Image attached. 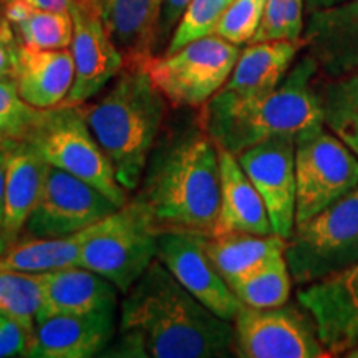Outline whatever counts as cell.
<instances>
[{
    "instance_id": "1",
    "label": "cell",
    "mask_w": 358,
    "mask_h": 358,
    "mask_svg": "<svg viewBox=\"0 0 358 358\" xmlns=\"http://www.w3.org/2000/svg\"><path fill=\"white\" fill-rule=\"evenodd\" d=\"M110 357L219 358L234 353V324L203 306L158 257L124 294Z\"/></svg>"
},
{
    "instance_id": "2",
    "label": "cell",
    "mask_w": 358,
    "mask_h": 358,
    "mask_svg": "<svg viewBox=\"0 0 358 358\" xmlns=\"http://www.w3.org/2000/svg\"><path fill=\"white\" fill-rule=\"evenodd\" d=\"M134 199L158 232L214 236L221 209L219 150L203 128H189L156 145Z\"/></svg>"
},
{
    "instance_id": "3",
    "label": "cell",
    "mask_w": 358,
    "mask_h": 358,
    "mask_svg": "<svg viewBox=\"0 0 358 358\" xmlns=\"http://www.w3.org/2000/svg\"><path fill=\"white\" fill-rule=\"evenodd\" d=\"M317 70L319 65L308 55L264 95L239 96L221 88L203 106L199 127L219 148L236 156L272 138H297L324 127V103L313 88Z\"/></svg>"
},
{
    "instance_id": "4",
    "label": "cell",
    "mask_w": 358,
    "mask_h": 358,
    "mask_svg": "<svg viewBox=\"0 0 358 358\" xmlns=\"http://www.w3.org/2000/svg\"><path fill=\"white\" fill-rule=\"evenodd\" d=\"M103 92L96 101L80 106L118 182L134 192L158 145L169 103L145 66H124Z\"/></svg>"
},
{
    "instance_id": "5",
    "label": "cell",
    "mask_w": 358,
    "mask_h": 358,
    "mask_svg": "<svg viewBox=\"0 0 358 358\" xmlns=\"http://www.w3.org/2000/svg\"><path fill=\"white\" fill-rule=\"evenodd\" d=\"M24 141L45 163L90 182L120 208L129 201V192L116 179L108 156L90 129L80 105L40 110Z\"/></svg>"
},
{
    "instance_id": "6",
    "label": "cell",
    "mask_w": 358,
    "mask_h": 358,
    "mask_svg": "<svg viewBox=\"0 0 358 358\" xmlns=\"http://www.w3.org/2000/svg\"><path fill=\"white\" fill-rule=\"evenodd\" d=\"M290 275L306 285L358 261V186L308 221L297 224L285 249Z\"/></svg>"
},
{
    "instance_id": "7",
    "label": "cell",
    "mask_w": 358,
    "mask_h": 358,
    "mask_svg": "<svg viewBox=\"0 0 358 358\" xmlns=\"http://www.w3.org/2000/svg\"><path fill=\"white\" fill-rule=\"evenodd\" d=\"M158 229L134 198L110 217L85 243L77 266L108 279L127 294L158 257Z\"/></svg>"
},
{
    "instance_id": "8",
    "label": "cell",
    "mask_w": 358,
    "mask_h": 358,
    "mask_svg": "<svg viewBox=\"0 0 358 358\" xmlns=\"http://www.w3.org/2000/svg\"><path fill=\"white\" fill-rule=\"evenodd\" d=\"M239 53V45L214 34L174 53L151 57L143 66L174 108H203L227 83Z\"/></svg>"
},
{
    "instance_id": "9",
    "label": "cell",
    "mask_w": 358,
    "mask_h": 358,
    "mask_svg": "<svg viewBox=\"0 0 358 358\" xmlns=\"http://www.w3.org/2000/svg\"><path fill=\"white\" fill-rule=\"evenodd\" d=\"M295 226L358 186V158L332 131L317 127L295 138Z\"/></svg>"
},
{
    "instance_id": "10",
    "label": "cell",
    "mask_w": 358,
    "mask_h": 358,
    "mask_svg": "<svg viewBox=\"0 0 358 358\" xmlns=\"http://www.w3.org/2000/svg\"><path fill=\"white\" fill-rule=\"evenodd\" d=\"M234 353L243 358H322L315 324L295 307L243 306L234 322Z\"/></svg>"
},
{
    "instance_id": "11",
    "label": "cell",
    "mask_w": 358,
    "mask_h": 358,
    "mask_svg": "<svg viewBox=\"0 0 358 358\" xmlns=\"http://www.w3.org/2000/svg\"><path fill=\"white\" fill-rule=\"evenodd\" d=\"M120 209L95 186L48 164L35 208L20 237H65L110 217Z\"/></svg>"
},
{
    "instance_id": "12",
    "label": "cell",
    "mask_w": 358,
    "mask_h": 358,
    "mask_svg": "<svg viewBox=\"0 0 358 358\" xmlns=\"http://www.w3.org/2000/svg\"><path fill=\"white\" fill-rule=\"evenodd\" d=\"M158 259L191 295L222 319L234 322L243 302L206 252V236L166 231L158 234Z\"/></svg>"
},
{
    "instance_id": "13",
    "label": "cell",
    "mask_w": 358,
    "mask_h": 358,
    "mask_svg": "<svg viewBox=\"0 0 358 358\" xmlns=\"http://www.w3.org/2000/svg\"><path fill=\"white\" fill-rule=\"evenodd\" d=\"M299 303L315 324L322 345L342 355L358 343V261L297 292Z\"/></svg>"
},
{
    "instance_id": "14",
    "label": "cell",
    "mask_w": 358,
    "mask_h": 358,
    "mask_svg": "<svg viewBox=\"0 0 358 358\" xmlns=\"http://www.w3.org/2000/svg\"><path fill=\"white\" fill-rule=\"evenodd\" d=\"M237 159L262 196L272 229L289 241L295 231L297 206L295 138L280 136L262 141L237 155Z\"/></svg>"
},
{
    "instance_id": "15",
    "label": "cell",
    "mask_w": 358,
    "mask_h": 358,
    "mask_svg": "<svg viewBox=\"0 0 358 358\" xmlns=\"http://www.w3.org/2000/svg\"><path fill=\"white\" fill-rule=\"evenodd\" d=\"M73 38L70 50L75 64V80L64 105H83L95 100L124 69L122 52L103 25L101 17L71 3Z\"/></svg>"
},
{
    "instance_id": "16",
    "label": "cell",
    "mask_w": 358,
    "mask_h": 358,
    "mask_svg": "<svg viewBox=\"0 0 358 358\" xmlns=\"http://www.w3.org/2000/svg\"><path fill=\"white\" fill-rule=\"evenodd\" d=\"M116 308L37 320L25 355L29 358H92L103 355L116 337Z\"/></svg>"
},
{
    "instance_id": "17",
    "label": "cell",
    "mask_w": 358,
    "mask_h": 358,
    "mask_svg": "<svg viewBox=\"0 0 358 358\" xmlns=\"http://www.w3.org/2000/svg\"><path fill=\"white\" fill-rule=\"evenodd\" d=\"M303 43L310 57L330 77L358 71V0L313 10Z\"/></svg>"
},
{
    "instance_id": "18",
    "label": "cell",
    "mask_w": 358,
    "mask_h": 358,
    "mask_svg": "<svg viewBox=\"0 0 358 358\" xmlns=\"http://www.w3.org/2000/svg\"><path fill=\"white\" fill-rule=\"evenodd\" d=\"M42 274V307L37 320L53 315H80L116 308L120 290L90 268L71 266Z\"/></svg>"
},
{
    "instance_id": "19",
    "label": "cell",
    "mask_w": 358,
    "mask_h": 358,
    "mask_svg": "<svg viewBox=\"0 0 358 358\" xmlns=\"http://www.w3.org/2000/svg\"><path fill=\"white\" fill-rule=\"evenodd\" d=\"M163 0H101L100 17L124 66H143L155 57Z\"/></svg>"
},
{
    "instance_id": "20",
    "label": "cell",
    "mask_w": 358,
    "mask_h": 358,
    "mask_svg": "<svg viewBox=\"0 0 358 358\" xmlns=\"http://www.w3.org/2000/svg\"><path fill=\"white\" fill-rule=\"evenodd\" d=\"M75 80L73 55L64 50H35L20 43L19 65L13 78L27 105L50 110L64 105Z\"/></svg>"
},
{
    "instance_id": "21",
    "label": "cell",
    "mask_w": 358,
    "mask_h": 358,
    "mask_svg": "<svg viewBox=\"0 0 358 358\" xmlns=\"http://www.w3.org/2000/svg\"><path fill=\"white\" fill-rule=\"evenodd\" d=\"M221 168V209L216 234L222 232H250V234H272L271 217L266 203L241 166L236 155L219 148Z\"/></svg>"
},
{
    "instance_id": "22",
    "label": "cell",
    "mask_w": 358,
    "mask_h": 358,
    "mask_svg": "<svg viewBox=\"0 0 358 358\" xmlns=\"http://www.w3.org/2000/svg\"><path fill=\"white\" fill-rule=\"evenodd\" d=\"M48 164L27 141H13L6 169V224L2 234L13 243L42 192Z\"/></svg>"
},
{
    "instance_id": "23",
    "label": "cell",
    "mask_w": 358,
    "mask_h": 358,
    "mask_svg": "<svg viewBox=\"0 0 358 358\" xmlns=\"http://www.w3.org/2000/svg\"><path fill=\"white\" fill-rule=\"evenodd\" d=\"M301 45V40L250 43L239 53L234 70L222 90L239 96H257L272 92L285 78Z\"/></svg>"
},
{
    "instance_id": "24",
    "label": "cell",
    "mask_w": 358,
    "mask_h": 358,
    "mask_svg": "<svg viewBox=\"0 0 358 358\" xmlns=\"http://www.w3.org/2000/svg\"><path fill=\"white\" fill-rule=\"evenodd\" d=\"M101 222L65 237H19L0 256V271L38 274L77 266L85 243L95 236Z\"/></svg>"
},
{
    "instance_id": "25",
    "label": "cell",
    "mask_w": 358,
    "mask_h": 358,
    "mask_svg": "<svg viewBox=\"0 0 358 358\" xmlns=\"http://www.w3.org/2000/svg\"><path fill=\"white\" fill-rule=\"evenodd\" d=\"M287 239L275 234L222 232L206 237V252L217 272L229 284L244 277L268 259L285 254Z\"/></svg>"
},
{
    "instance_id": "26",
    "label": "cell",
    "mask_w": 358,
    "mask_h": 358,
    "mask_svg": "<svg viewBox=\"0 0 358 358\" xmlns=\"http://www.w3.org/2000/svg\"><path fill=\"white\" fill-rule=\"evenodd\" d=\"M3 15L25 47L35 50H64L71 45L73 20L70 12H48L22 3H3Z\"/></svg>"
},
{
    "instance_id": "27",
    "label": "cell",
    "mask_w": 358,
    "mask_h": 358,
    "mask_svg": "<svg viewBox=\"0 0 358 358\" xmlns=\"http://www.w3.org/2000/svg\"><path fill=\"white\" fill-rule=\"evenodd\" d=\"M285 254L268 259L252 272L232 282L231 289L243 306L256 308L280 307L287 303L292 289Z\"/></svg>"
},
{
    "instance_id": "28",
    "label": "cell",
    "mask_w": 358,
    "mask_h": 358,
    "mask_svg": "<svg viewBox=\"0 0 358 358\" xmlns=\"http://www.w3.org/2000/svg\"><path fill=\"white\" fill-rule=\"evenodd\" d=\"M322 103L324 124L358 158V71L327 85Z\"/></svg>"
},
{
    "instance_id": "29",
    "label": "cell",
    "mask_w": 358,
    "mask_h": 358,
    "mask_svg": "<svg viewBox=\"0 0 358 358\" xmlns=\"http://www.w3.org/2000/svg\"><path fill=\"white\" fill-rule=\"evenodd\" d=\"M42 274L0 271V308L32 335L42 307Z\"/></svg>"
},
{
    "instance_id": "30",
    "label": "cell",
    "mask_w": 358,
    "mask_h": 358,
    "mask_svg": "<svg viewBox=\"0 0 358 358\" xmlns=\"http://www.w3.org/2000/svg\"><path fill=\"white\" fill-rule=\"evenodd\" d=\"M232 0H191L174 27L164 53H174L194 40L216 34L221 15Z\"/></svg>"
},
{
    "instance_id": "31",
    "label": "cell",
    "mask_w": 358,
    "mask_h": 358,
    "mask_svg": "<svg viewBox=\"0 0 358 358\" xmlns=\"http://www.w3.org/2000/svg\"><path fill=\"white\" fill-rule=\"evenodd\" d=\"M303 0H267L264 15L252 42L292 40L299 42L303 29Z\"/></svg>"
},
{
    "instance_id": "32",
    "label": "cell",
    "mask_w": 358,
    "mask_h": 358,
    "mask_svg": "<svg viewBox=\"0 0 358 358\" xmlns=\"http://www.w3.org/2000/svg\"><path fill=\"white\" fill-rule=\"evenodd\" d=\"M38 115L22 100L15 83L0 80V141H24Z\"/></svg>"
},
{
    "instance_id": "33",
    "label": "cell",
    "mask_w": 358,
    "mask_h": 358,
    "mask_svg": "<svg viewBox=\"0 0 358 358\" xmlns=\"http://www.w3.org/2000/svg\"><path fill=\"white\" fill-rule=\"evenodd\" d=\"M267 0H232L221 15L216 35L234 45L252 42Z\"/></svg>"
},
{
    "instance_id": "34",
    "label": "cell",
    "mask_w": 358,
    "mask_h": 358,
    "mask_svg": "<svg viewBox=\"0 0 358 358\" xmlns=\"http://www.w3.org/2000/svg\"><path fill=\"white\" fill-rule=\"evenodd\" d=\"M20 40L6 15L0 19V80L13 82L19 65Z\"/></svg>"
},
{
    "instance_id": "35",
    "label": "cell",
    "mask_w": 358,
    "mask_h": 358,
    "mask_svg": "<svg viewBox=\"0 0 358 358\" xmlns=\"http://www.w3.org/2000/svg\"><path fill=\"white\" fill-rule=\"evenodd\" d=\"M30 335L10 317L0 312V358L24 357Z\"/></svg>"
},
{
    "instance_id": "36",
    "label": "cell",
    "mask_w": 358,
    "mask_h": 358,
    "mask_svg": "<svg viewBox=\"0 0 358 358\" xmlns=\"http://www.w3.org/2000/svg\"><path fill=\"white\" fill-rule=\"evenodd\" d=\"M191 0H163V8H161L159 30H158V48L166 47L168 35L173 34L174 27L178 25L182 12L189 6Z\"/></svg>"
},
{
    "instance_id": "37",
    "label": "cell",
    "mask_w": 358,
    "mask_h": 358,
    "mask_svg": "<svg viewBox=\"0 0 358 358\" xmlns=\"http://www.w3.org/2000/svg\"><path fill=\"white\" fill-rule=\"evenodd\" d=\"M3 3H22L30 8L48 12H70L73 0H3Z\"/></svg>"
},
{
    "instance_id": "38",
    "label": "cell",
    "mask_w": 358,
    "mask_h": 358,
    "mask_svg": "<svg viewBox=\"0 0 358 358\" xmlns=\"http://www.w3.org/2000/svg\"><path fill=\"white\" fill-rule=\"evenodd\" d=\"M6 224V171L0 173V232Z\"/></svg>"
},
{
    "instance_id": "39",
    "label": "cell",
    "mask_w": 358,
    "mask_h": 358,
    "mask_svg": "<svg viewBox=\"0 0 358 358\" xmlns=\"http://www.w3.org/2000/svg\"><path fill=\"white\" fill-rule=\"evenodd\" d=\"M306 2H307V7L313 12V10H319V8L338 6V3L345 2V0H306Z\"/></svg>"
},
{
    "instance_id": "40",
    "label": "cell",
    "mask_w": 358,
    "mask_h": 358,
    "mask_svg": "<svg viewBox=\"0 0 358 358\" xmlns=\"http://www.w3.org/2000/svg\"><path fill=\"white\" fill-rule=\"evenodd\" d=\"M13 141H0V173L7 169V161L10 156V148Z\"/></svg>"
},
{
    "instance_id": "41",
    "label": "cell",
    "mask_w": 358,
    "mask_h": 358,
    "mask_svg": "<svg viewBox=\"0 0 358 358\" xmlns=\"http://www.w3.org/2000/svg\"><path fill=\"white\" fill-rule=\"evenodd\" d=\"M73 3H77L78 7L85 8L88 12H95L100 15V7H101V0H73Z\"/></svg>"
},
{
    "instance_id": "42",
    "label": "cell",
    "mask_w": 358,
    "mask_h": 358,
    "mask_svg": "<svg viewBox=\"0 0 358 358\" xmlns=\"http://www.w3.org/2000/svg\"><path fill=\"white\" fill-rule=\"evenodd\" d=\"M8 245H10V241H8V237L3 236L2 232H0V256H2V254L6 252Z\"/></svg>"
},
{
    "instance_id": "43",
    "label": "cell",
    "mask_w": 358,
    "mask_h": 358,
    "mask_svg": "<svg viewBox=\"0 0 358 358\" xmlns=\"http://www.w3.org/2000/svg\"><path fill=\"white\" fill-rule=\"evenodd\" d=\"M345 357H348V358H358V343H357L355 347H352L350 350L345 352Z\"/></svg>"
},
{
    "instance_id": "44",
    "label": "cell",
    "mask_w": 358,
    "mask_h": 358,
    "mask_svg": "<svg viewBox=\"0 0 358 358\" xmlns=\"http://www.w3.org/2000/svg\"><path fill=\"white\" fill-rule=\"evenodd\" d=\"M3 17V0H0V19Z\"/></svg>"
},
{
    "instance_id": "45",
    "label": "cell",
    "mask_w": 358,
    "mask_h": 358,
    "mask_svg": "<svg viewBox=\"0 0 358 358\" xmlns=\"http://www.w3.org/2000/svg\"><path fill=\"white\" fill-rule=\"evenodd\" d=\"M0 312H2V308H0Z\"/></svg>"
}]
</instances>
